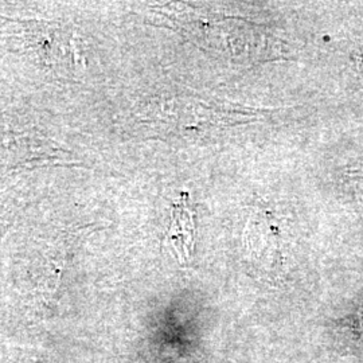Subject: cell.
<instances>
[{"mask_svg": "<svg viewBox=\"0 0 363 363\" xmlns=\"http://www.w3.org/2000/svg\"><path fill=\"white\" fill-rule=\"evenodd\" d=\"M169 245L181 259H187L194 250V211L183 198L172 208V220L169 232Z\"/></svg>", "mask_w": 363, "mask_h": 363, "instance_id": "cell-1", "label": "cell"}]
</instances>
